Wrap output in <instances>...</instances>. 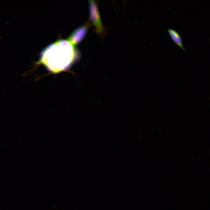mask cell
<instances>
[{"instance_id": "cell-1", "label": "cell", "mask_w": 210, "mask_h": 210, "mask_svg": "<svg viewBox=\"0 0 210 210\" xmlns=\"http://www.w3.org/2000/svg\"><path fill=\"white\" fill-rule=\"evenodd\" d=\"M70 41L60 40L51 45L41 53L36 65L42 64L51 72L55 73L69 68L75 59L74 49Z\"/></svg>"}, {"instance_id": "cell-2", "label": "cell", "mask_w": 210, "mask_h": 210, "mask_svg": "<svg viewBox=\"0 0 210 210\" xmlns=\"http://www.w3.org/2000/svg\"><path fill=\"white\" fill-rule=\"evenodd\" d=\"M90 19L97 33L101 35L105 33V29L101 20L97 4L94 1H89Z\"/></svg>"}, {"instance_id": "cell-3", "label": "cell", "mask_w": 210, "mask_h": 210, "mask_svg": "<svg viewBox=\"0 0 210 210\" xmlns=\"http://www.w3.org/2000/svg\"><path fill=\"white\" fill-rule=\"evenodd\" d=\"M88 24L77 29L69 38V40L73 45H76L83 38L88 31Z\"/></svg>"}, {"instance_id": "cell-4", "label": "cell", "mask_w": 210, "mask_h": 210, "mask_svg": "<svg viewBox=\"0 0 210 210\" xmlns=\"http://www.w3.org/2000/svg\"><path fill=\"white\" fill-rule=\"evenodd\" d=\"M168 34L174 42L179 47L186 51L183 46L182 38L180 35L175 30L169 29L167 30Z\"/></svg>"}]
</instances>
